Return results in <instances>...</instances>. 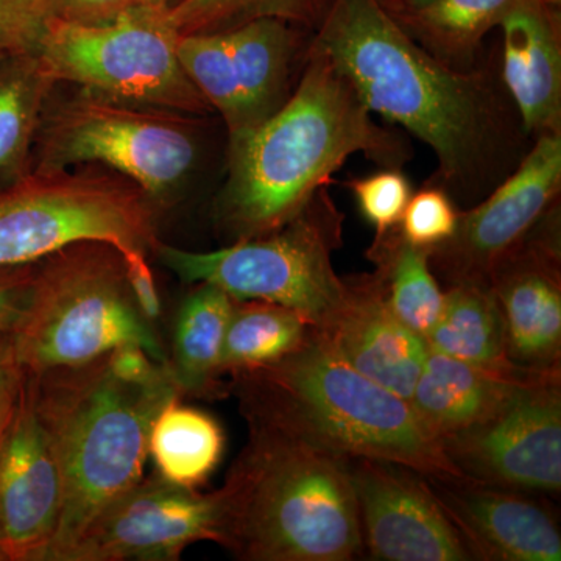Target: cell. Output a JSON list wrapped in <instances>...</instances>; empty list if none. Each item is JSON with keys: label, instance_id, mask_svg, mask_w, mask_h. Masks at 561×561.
I'll return each instance as SVG.
<instances>
[{"label": "cell", "instance_id": "ffe728a7", "mask_svg": "<svg viewBox=\"0 0 561 561\" xmlns=\"http://www.w3.org/2000/svg\"><path fill=\"white\" fill-rule=\"evenodd\" d=\"M556 370H534L522 365L483 367L427 348L409 402L421 423L442 440L490 419L516 391Z\"/></svg>", "mask_w": 561, "mask_h": 561}, {"label": "cell", "instance_id": "44dd1931", "mask_svg": "<svg viewBox=\"0 0 561 561\" xmlns=\"http://www.w3.org/2000/svg\"><path fill=\"white\" fill-rule=\"evenodd\" d=\"M221 33L241 90L245 136L271 119L294 94L313 33L275 18H261Z\"/></svg>", "mask_w": 561, "mask_h": 561}, {"label": "cell", "instance_id": "7402d4cb", "mask_svg": "<svg viewBox=\"0 0 561 561\" xmlns=\"http://www.w3.org/2000/svg\"><path fill=\"white\" fill-rule=\"evenodd\" d=\"M236 300L213 284H195L176 316L171 370L181 393L208 397L217 391L221 353Z\"/></svg>", "mask_w": 561, "mask_h": 561}, {"label": "cell", "instance_id": "52a82bcc", "mask_svg": "<svg viewBox=\"0 0 561 561\" xmlns=\"http://www.w3.org/2000/svg\"><path fill=\"white\" fill-rule=\"evenodd\" d=\"M343 214L328 186L279 230L213 251L157 242L153 253L183 283H208L236 301H267L301 313L319 328L345 297V278L332 265L343 242Z\"/></svg>", "mask_w": 561, "mask_h": 561}, {"label": "cell", "instance_id": "83f0119b", "mask_svg": "<svg viewBox=\"0 0 561 561\" xmlns=\"http://www.w3.org/2000/svg\"><path fill=\"white\" fill-rule=\"evenodd\" d=\"M313 327L301 313L267 301H236L224 353L221 375L275 364L300 348Z\"/></svg>", "mask_w": 561, "mask_h": 561}, {"label": "cell", "instance_id": "8fae6325", "mask_svg": "<svg viewBox=\"0 0 561 561\" xmlns=\"http://www.w3.org/2000/svg\"><path fill=\"white\" fill-rule=\"evenodd\" d=\"M561 135H542L529 153L493 191L461 209L456 231L430 251V264L446 287H490L494 268L529 236L560 202Z\"/></svg>", "mask_w": 561, "mask_h": 561}, {"label": "cell", "instance_id": "e575fe53", "mask_svg": "<svg viewBox=\"0 0 561 561\" xmlns=\"http://www.w3.org/2000/svg\"><path fill=\"white\" fill-rule=\"evenodd\" d=\"M35 264L0 268V335L16 330L31 300Z\"/></svg>", "mask_w": 561, "mask_h": 561}, {"label": "cell", "instance_id": "74e56055", "mask_svg": "<svg viewBox=\"0 0 561 561\" xmlns=\"http://www.w3.org/2000/svg\"><path fill=\"white\" fill-rule=\"evenodd\" d=\"M386 13H389L393 20L397 18L409 16V14L419 13L426 9L434 0H375Z\"/></svg>", "mask_w": 561, "mask_h": 561}, {"label": "cell", "instance_id": "6da1fadb", "mask_svg": "<svg viewBox=\"0 0 561 561\" xmlns=\"http://www.w3.org/2000/svg\"><path fill=\"white\" fill-rule=\"evenodd\" d=\"M312 46L356 88L367 108L426 144L430 181L471 208L507 179L531 139L501 79L496 57L446 66L419 46L375 0H334Z\"/></svg>", "mask_w": 561, "mask_h": 561}, {"label": "cell", "instance_id": "5bb4252c", "mask_svg": "<svg viewBox=\"0 0 561 561\" xmlns=\"http://www.w3.org/2000/svg\"><path fill=\"white\" fill-rule=\"evenodd\" d=\"M364 552L381 561L472 560L420 472L386 460H348Z\"/></svg>", "mask_w": 561, "mask_h": 561}, {"label": "cell", "instance_id": "d6986e66", "mask_svg": "<svg viewBox=\"0 0 561 561\" xmlns=\"http://www.w3.org/2000/svg\"><path fill=\"white\" fill-rule=\"evenodd\" d=\"M501 79L531 139L561 135V14L549 0H524L497 25Z\"/></svg>", "mask_w": 561, "mask_h": 561}, {"label": "cell", "instance_id": "9c48e42d", "mask_svg": "<svg viewBox=\"0 0 561 561\" xmlns=\"http://www.w3.org/2000/svg\"><path fill=\"white\" fill-rule=\"evenodd\" d=\"M81 241L110 243L127 262L149 257L160 241L157 205L103 171H33L0 190V268L35 264Z\"/></svg>", "mask_w": 561, "mask_h": 561}, {"label": "cell", "instance_id": "484cf974", "mask_svg": "<svg viewBox=\"0 0 561 561\" xmlns=\"http://www.w3.org/2000/svg\"><path fill=\"white\" fill-rule=\"evenodd\" d=\"M225 432L219 421L180 397L165 402L151 423L149 456L164 481L197 490L219 467Z\"/></svg>", "mask_w": 561, "mask_h": 561}, {"label": "cell", "instance_id": "f546056e", "mask_svg": "<svg viewBox=\"0 0 561 561\" xmlns=\"http://www.w3.org/2000/svg\"><path fill=\"white\" fill-rule=\"evenodd\" d=\"M179 57L194 87L224 121L227 140L242 136L245 133L242 95L224 33L181 35Z\"/></svg>", "mask_w": 561, "mask_h": 561}, {"label": "cell", "instance_id": "836d02e7", "mask_svg": "<svg viewBox=\"0 0 561 561\" xmlns=\"http://www.w3.org/2000/svg\"><path fill=\"white\" fill-rule=\"evenodd\" d=\"M181 0H55L57 18L101 24L138 10H172Z\"/></svg>", "mask_w": 561, "mask_h": 561}, {"label": "cell", "instance_id": "e0dca14e", "mask_svg": "<svg viewBox=\"0 0 561 561\" xmlns=\"http://www.w3.org/2000/svg\"><path fill=\"white\" fill-rule=\"evenodd\" d=\"M426 481L470 549L472 560H561L559 524L541 502L519 490L470 479Z\"/></svg>", "mask_w": 561, "mask_h": 561}, {"label": "cell", "instance_id": "f1b7e54d", "mask_svg": "<svg viewBox=\"0 0 561 561\" xmlns=\"http://www.w3.org/2000/svg\"><path fill=\"white\" fill-rule=\"evenodd\" d=\"M334 0H181L171 18L181 35L224 32L245 22L275 18L316 32Z\"/></svg>", "mask_w": 561, "mask_h": 561}, {"label": "cell", "instance_id": "5b68a950", "mask_svg": "<svg viewBox=\"0 0 561 561\" xmlns=\"http://www.w3.org/2000/svg\"><path fill=\"white\" fill-rule=\"evenodd\" d=\"M250 438L219 501V545L245 561H350L364 553L348 460L272 427Z\"/></svg>", "mask_w": 561, "mask_h": 561}, {"label": "cell", "instance_id": "3957f363", "mask_svg": "<svg viewBox=\"0 0 561 561\" xmlns=\"http://www.w3.org/2000/svg\"><path fill=\"white\" fill-rule=\"evenodd\" d=\"M247 423L341 459H375L438 479H467L411 402L354 370L313 328L283 359L232 373Z\"/></svg>", "mask_w": 561, "mask_h": 561}, {"label": "cell", "instance_id": "ab89813d", "mask_svg": "<svg viewBox=\"0 0 561 561\" xmlns=\"http://www.w3.org/2000/svg\"><path fill=\"white\" fill-rule=\"evenodd\" d=\"M3 57H5V55L0 54V58H3Z\"/></svg>", "mask_w": 561, "mask_h": 561}, {"label": "cell", "instance_id": "4fadbf2b", "mask_svg": "<svg viewBox=\"0 0 561 561\" xmlns=\"http://www.w3.org/2000/svg\"><path fill=\"white\" fill-rule=\"evenodd\" d=\"M198 541L219 545V501L154 476L140 479L87 527L68 561H176Z\"/></svg>", "mask_w": 561, "mask_h": 561}, {"label": "cell", "instance_id": "d6a6232c", "mask_svg": "<svg viewBox=\"0 0 561 561\" xmlns=\"http://www.w3.org/2000/svg\"><path fill=\"white\" fill-rule=\"evenodd\" d=\"M54 18L55 0H0V54L35 55Z\"/></svg>", "mask_w": 561, "mask_h": 561}, {"label": "cell", "instance_id": "8992f818", "mask_svg": "<svg viewBox=\"0 0 561 561\" xmlns=\"http://www.w3.org/2000/svg\"><path fill=\"white\" fill-rule=\"evenodd\" d=\"M11 337L27 376L88 364L124 345L140 346L169 367L124 257L106 242L70 243L36 262L31 300Z\"/></svg>", "mask_w": 561, "mask_h": 561}, {"label": "cell", "instance_id": "cb8c5ba5", "mask_svg": "<svg viewBox=\"0 0 561 561\" xmlns=\"http://www.w3.org/2000/svg\"><path fill=\"white\" fill-rule=\"evenodd\" d=\"M367 257L375 264L370 275L390 311L424 341L445 306V290L432 272L430 250L412 245L393 228L375 238Z\"/></svg>", "mask_w": 561, "mask_h": 561}, {"label": "cell", "instance_id": "d4e9b609", "mask_svg": "<svg viewBox=\"0 0 561 561\" xmlns=\"http://www.w3.org/2000/svg\"><path fill=\"white\" fill-rule=\"evenodd\" d=\"M524 0H434L397 18L402 31L446 66L467 70L483 60V39ZM561 5V0H549Z\"/></svg>", "mask_w": 561, "mask_h": 561}, {"label": "cell", "instance_id": "4316f807", "mask_svg": "<svg viewBox=\"0 0 561 561\" xmlns=\"http://www.w3.org/2000/svg\"><path fill=\"white\" fill-rule=\"evenodd\" d=\"M427 348L483 367H511L504 321L490 287H446L440 319L424 339Z\"/></svg>", "mask_w": 561, "mask_h": 561}, {"label": "cell", "instance_id": "277c9868", "mask_svg": "<svg viewBox=\"0 0 561 561\" xmlns=\"http://www.w3.org/2000/svg\"><path fill=\"white\" fill-rule=\"evenodd\" d=\"M27 378L61 482L60 518L46 561H68L92 519L142 479L151 423L183 393L171 370L153 381H128L106 354Z\"/></svg>", "mask_w": 561, "mask_h": 561}, {"label": "cell", "instance_id": "ac0fdd59", "mask_svg": "<svg viewBox=\"0 0 561 561\" xmlns=\"http://www.w3.org/2000/svg\"><path fill=\"white\" fill-rule=\"evenodd\" d=\"M345 297L317 334L365 378L411 400L427 345L383 301L370 273L345 278Z\"/></svg>", "mask_w": 561, "mask_h": 561}, {"label": "cell", "instance_id": "8d00e7d4", "mask_svg": "<svg viewBox=\"0 0 561 561\" xmlns=\"http://www.w3.org/2000/svg\"><path fill=\"white\" fill-rule=\"evenodd\" d=\"M24 378L13 337L11 334L0 335V416L16 405Z\"/></svg>", "mask_w": 561, "mask_h": 561}, {"label": "cell", "instance_id": "4dcf8cb0", "mask_svg": "<svg viewBox=\"0 0 561 561\" xmlns=\"http://www.w3.org/2000/svg\"><path fill=\"white\" fill-rule=\"evenodd\" d=\"M359 213L375 228V238L398 228L412 197V184L402 169L381 168L346 181Z\"/></svg>", "mask_w": 561, "mask_h": 561}, {"label": "cell", "instance_id": "7c38bea8", "mask_svg": "<svg viewBox=\"0 0 561 561\" xmlns=\"http://www.w3.org/2000/svg\"><path fill=\"white\" fill-rule=\"evenodd\" d=\"M440 442L448 459L470 481L559 494L560 370L527 383L490 419Z\"/></svg>", "mask_w": 561, "mask_h": 561}, {"label": "cell", "instance_id": "f35d334b", "mask_svg": "<svg viewBox=\"0 0 561 561\" xmlns=\"http://www.w3.org/2000/svg\"><path fill=\"white\" fill-rule=\"evenodd\" d=\"M0 561H9L7 560L5 552H3L2 545H0Z\"/></svg>", "mask_w": 561, "mask_h": 561}, {"label": "cell", "instance_id": "ba28073f", "mask_svg": "<svg viewBox=\"0 0 561 561\" xmlns=\"http://www.w3.org/2000/svg\"><path fill=\"white\" fill-rule=\"evenodd\" d=\"M171 10H138L101 24L54 18L36 58L55 84L128 105L205 117L214 113L181 66Z\"/></svg>", "mask_w": 561, "mask_h": 561}, {"label": "cell", "instance_id": "d590c367", "mask_svg": "<svg viewBox=\"0 0 561 561\" xmlns=\"http://www.w3.org/2000/svg\"><path fill=\"white\" fill-rule=\"evenodd\" d=\"M125 267H127L128 280L140 312L150 323H153L154 320L160 319L161 300L149 260L139 257V260L125 262Z\"/></svg>", "mask_w": 561, "mask_h": 561}, {"label": "cell", "instance_id": "603a6c76", "mask_svg": "<svg viewBox=\"0 0 561 561\" xmlns=\"http://www.w3.org/2000/svg\"><path fill=\"white\" fill-rule=\"evenodd\" d=\"M55 87L36 55L0 58V190L33 172L36 136Z\"/></svg>", "mask_w": 561, "mask_h": 561}, {"label": "cell", "instance_id": "30bf717a", "mask_svg": "<svg viewBox=\"0 0 561 561\" xmlns=\"http://www.w3.org/2000/svg\"><path fill=\"white\" fill-rule=\"evenodd\" d=\"M202 117L142 108L79 92L44 110L33 171L99 164L131 181L154 205L190 179L201 157Z\"/></svg>", "mask_w": 561, "mask_h": 561}, {"label": "cell", "instance_id": "2e32d148", "mask_svg": "<svg viewBox=\"0 0 561 561\" xmlns=\"http://www.w3.org/2000/svg\"><path fill=\"white\" fill-rule=\"evenodd\" d=\"M60 507V472L25 376L0 449V545L7 560L46 561Z\"/></svg>", "mask_w": 561, "mask_h": 561}, {"label": "cell", "instance_id": "9a60e30c", "mask_svg": "<svg viewBox=\"0 0 561 561\" xmlns=\"http://www.w3.org/2000/svg\"><path fill=\"white\" fill-rule=\"evenodd\" d=\"M490 289L513 364L556 370L561 360L560 202L494 268Z\"/></svg>", "mask_w": 561, "mask_h": 561}, {"label": "cell", "instance_id": "1f68e13d", "mask_svg": "<svg viewBox=\"0 0 561 561\" xmlns=\"http://www.w3.org/2000/svg\"><path fill=\"white\" fill-rule=\"evenodd\" d=\"M460 210L448 192L437 184L427 183L416 194H412L398 230L412 245L431 251L451 238Z\"/></svg>", "mask_w": 561, "mask_h": 561}, {"label": "cell", "instance_id": "7a4b0ae2", "mask_svg": "<svg viewBox=\"0 0 561 561\" xmlns=\"http://www.w3.org/2000/svg\"><path fill=\"white\" fill-rule=\"evenodd\" d=\"M354 154L402 169L412 147L375 121L356 88L311 43L286 105L228 140L225 183L214 203L217 230L230 243L279 230Z\"/></svg>", "mask_w": 561, "mask_h": 561}]
</instances>
